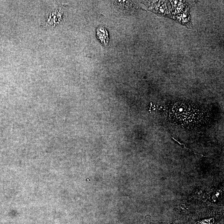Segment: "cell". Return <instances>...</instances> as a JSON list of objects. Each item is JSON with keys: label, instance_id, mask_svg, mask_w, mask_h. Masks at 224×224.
Segmentation results:
<instances>
[{"label": "cell", "instance_id": "1", "mask_svg": "<svg viewBox=\"0 0 224 224\" xmlns=\"http://www.w3.org/2000/svg\"><path fill=\"white\" fill-rule=\"evenodd\" d=\"M171 116L178 122L187 125L200 123L203 118L200 110L185 103H177L171 108Z\"/></svg>", "mask_w": 224, "mask_h": 224}, {"label": "cell", "instance_id": "2", "mask_svg": "<svg viewBox=\"0 0 224 224\" xmlns=\"http://www.w3.org/2000/svg\"><path fill=\"white\" fill-rule=\"evenodd\" d=\"M96 36L101 44L104 46L109 44V33L103 26H99L96 29Z\"/></svg>", "mask_w": 224, "mask_h": 224}, {"label": "cell", "instance_id": "3", "mask_svg": "<svg viewBox=\"0 0 224 224\" xmlns=\"http://www.w3.org/2000/svg\"><path fill=\"white\" fill-rule=\"evenodd\" d=\"M213 222V220L212 219H205V220H202L199 221L197 224H210Z\"/></svg>", "mask_w": 224, "mask_h": 224}, {"label": "cell", "instance_id": "4", "mask_svg": "<svg viewBox=\"0 0 224 224\" xmlns=\"http://www.w3.org/2000/svg\"><path fill=\"white\" fill-rule=\"evenodd\" d=\"M160 11H162V12H163L164 11V10H163L161 9V10H160Z\"/></svg>", "mask_w": 224, "mask_h": 224}, {"label": "cell", "instance_id": "5", "mask_svg": "<svg viewBox=\"0 0 224 224\" xmlns=\"http://www.w3.org/2000/svg\"><path fill=\"white\" fill-rule=\"evenodd\" d=\"M183 16L184 17H186V15H183Z\"/></svg>", "mask_w": 224, "mask_h": 224}]
</instances>
